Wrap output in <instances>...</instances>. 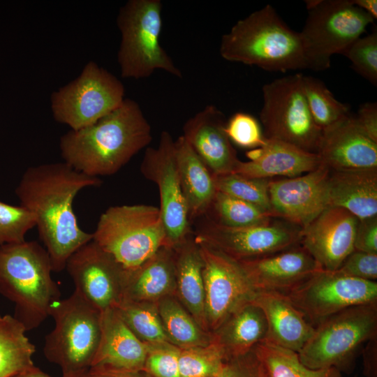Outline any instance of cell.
<instances>
[{
	"instance_id": "1",
	"label": "cell",
	"mask_w": 377,
	"mask_h": 377,
	"mask_svg": "<svg viewBox=\"0 0 377 377\" xmlns=\"http://www.w3.org/2000/svg\"><path fill=\"white\" fill-rule=\"evenodd\" d=\"M102 181L80 172L65 162L28 168L16 189L20 205L35 217L38 235L50 256L52 271L62 272L68 258L93 239L82 230L73 212L75 196Z\"/></svg>"
},
{
	"instance_id": "2",
	"label": "cell",
	"mask_w": 377,
	"mask_h": 377,
	"mask_svg": "<svg viewBox=\"0 0 377 377\" xmlns=\"http://www.w3.org/2000/svg\"><path fill=\"white\" fill-rule=\"evenodd\" d=\"M152 140L151 128L139 104L131 98L94 124L70 130L59 147L64 162L94 177L117 172Z\"/></svg>"
},
{
	"instance_id": "3",
	"label": "cell",
	"mask_w": 377,
	"mask_h": 377,
	"mask_svg": "<svg viewBox=\"0 0 377 377\" xmlns=\"http://www.w3.org/2000/svg\"><path fill=\"white\" fill-rule=\"evenodd\" d=\"M226 60L268 71L307 68L299 32L289 28L271 5L238 20L221 37Z\"/></svg>"
},
{
	"instance_id": "4",
	"label": "cell",
	"mask_w": 377,
	"mask_h": 377,
	"mask_svg": "<svg viewBox=\"0 0 377 377\" xmlns=\"http://www.w3.org/2000/svg\"><path fill=\"white\" fill-rule=\"evenodd\" d=\"M52 272L50 256L38 242L0 246V293L15 304L13 316L27 332L38 327L61 299Z\"/></svg>"
},
{
	"instance_id": "5",
	"label": "cell",
	"mask_w": 377,
	"mask_h": 377,
	"mask_svg": "<svg viewBox=\"0 0 377 377\" xmlns=\"http://www.w3.org/2000/svg\"><path fill=\"white\" fill-rule=\"evenodd\" d=\"M162 8L161 0H128L119 8L117 61L122 77L146 78L157 70L182 77V71L160 43Z\"/></svg>"
},
{
	"instance_id": "6",
	"label": "cell",
	"mask_w": 377,
	"mask_h": 377,
	"mask_svg": "<svg viewBox=\"0 0 377 377\" xmlns=\"http://www.w3.org/2000/svg\"><path fill=\"white\" fill-rule=\"evenodd\" d=\"M92 235V240L125 270L138 267L168 246L160 209L148 205L109 207Z\"/></svg>"
},
{
	"instance_id": "7",
	"label": "cell",
	"mask_w": 377,
	"mask_h": 377,
	"mask_svg": "<svg viewBox=\"0 0 377 377\" xmlns=\"http://www.w3.org/2000/svg\"><path fill=\"white\" fill-rule=\"evenodd\" d=\"M101 312L74 291L53 303L54 329L46 335L43 353L64 375L84 373L91 367L101 337Z\"/></svg>"
},
{
	"instance_id": "8",
	"label": "cell",
	"mask_w": 377,
	"mask_h": 377,
	"mask_svg": "<svg viewBox=\"0 0 377 377\" xmlns=\"http://www.w3.org/2000/svg\"><path fill=\"white\" fill-rule=\"evenodd\" d=\"M376 337L377 302L356 305L319 322L297 353L309 369L346 371L362 345Z\"/></svg>"
},
{
	"instance_id": "9",
	"label": "cell",
	"mask_w": 377,
	"mask_h": 377,
	"mask_svg": "<svg viewBox=\"0 0 377 377\" xmlns=\"http://www.w3.org/2000/svg\"><path fill=\"white\" fill-rule=\"evenodd\" d=\"M307 17L300 33L306 67L330 68L333 54H341L361 37L375 20L352 0L307 1Z\"/></svg>"
},
{
	"instance_id": "10",
	"label": "cell",
	"mask_w": 377,
	"mask_h": 377,
	"mask_svg": "<svg viewBox=\"0 0 377 377\" xmlns=\"http://www.w3.org/2000/svg\"><path fill=\"white\" fill-rule=\"evenodd\" d=\"M302 73L276 79L263 87L260 119L264 137L318 154L323 131L315 123L304 96Z\"/></svg>"
},
{
	"instance_id": "11",
	"label": "cell",
	"mask_w": 377,
	"mask_h": 377,
	"mask_svg": "<svg viewBox=\"0 0 377 377\" xmlns=\"http://www.w3.org/2000/svg\"><path fill=\"white\" fill-rule=\"evenodd\" d=\"M124 93V84L115 75L90 61L77 77L52 92V116L77 131L117 109L125 99Z\"/></svg>"
},
{
	"instance_id": "12",
	"label": "cell",
	"mask_w": 377,
	"mask_h": 377,
	"mask_svg": "<svg viewBox=\"0 0 377 377\" xmlns=\"http://www.w3.org/2000/svg\"><path fill=\"white\" fill-rule=\"evenodd\" d=\"M302 228L283 220L234 228L209 220L193 233L202 242L237 260L259 258L299 245Z\"/></svg>"
},
{
	"instance_id": "13",
	"label": "cell",
	"mask_w": 377,
	"mask_h": 377,
	"mask_svg": "<svg viewBox=\"0 0 377 377\" xmlns=\"http://www.w3.org/2000/svg\"><path fill=\"white\" fill-rule=\"evenodd\" d=\"M312 323L347 308L377 302V283L320 270L285 293Z\"/></svg>"
},
{
	"instance_id": "14",
	"label": "cell",
	"mask_w": 377,
	"mask_h": 377,
	"mask_svg": "<svg viewBox=\"0 0 377 377\" xmlns=\"http://www.w3.org/2000/svg\"><path fill=\"white\" fill-rule=\"evenodd\" d=\"M140 170L146 179L157 185L167 244L174 249L192 232L180 184L175 140L168 131L161 133L156 147H147Z\"/></svg>"
},
{
	"instance_id": "15",
	"label": "cell",
	"mask_w": 377,
	"mask_h": 377,
	"mask_svg": "<svg viewBox=\"0 0 377 377\" xmlns=\"http://www.w3.org/2000/svg\"><path fill=\"white\" fill-rule=\"evenodd\" d=\"M197 243L203 261L206 320L212 334L232 312L252 302L256 290L237 260Z\"/></svg>"
},
{
	"instance_id": "16",
	"label": "cell",
	"mask_w": 377,
	"mask_h": 377,
	"mask_svg": "<svg viewBox=\"0 0 377 377\" xmlns=\"http://www.w3.org/2000/svg\"><path fill=\"white\" fill-rule=\"evenodd\" d=\"M66 269L74 291L101 312L114 309L122 300L124 269L94 241L72 254Z\"/></svg>"
},
{
	"instance_id": "17",
	"label": "cell",
	"mask_w": 377,
	"mask_h": 377,
	"mask_svg": "<svg viewBox=\"0 0 377 377\" xmlns=\"http://www.w3.org/2000/svg\"><path fill=\"white\" fill-rule=\"evenodd\" d=\"M330 170L323 164L308 173L291 178L271 179L269 196L272 217L300 227L308 226L328 207Z\"/></svg>"
},
{
	"instance_id": "18",
	"label": "cell",
	"mask_w": 377,
	"mask_h": 377,
	"mask_svg": "<svg viewBox=\"0 0 377 377\" xmlns=\"http://www.w3.org/2000/svg\"><path fill=\"white\" fill-rule=\"evenodd\" d=\"M358 222L346 209L327 207L302 229L300 244L323 270L336 271L354 251Z\"/></svg>"
},
{
	"instance_id": "19",
	"label": "cell",
	"mask_w": 377,
	"mask_h": 377,
	"mask_svg": "<svg viewBox=\"0 0 377 377\" xmlns=\"http://www.w3.org/2000/svg\"><path fill=\"white\" fill-rule=\"evenodd\" d=\"M237 262L256 291L272 290L284 294L323 270L300 244Z\"/></svg>"
},
{
	"instance_id": "20",
	"label": "cell",
	"mask_w": 377,
	"mask_h": 377,
	"mask_svg": "<svg viewBox=\"0 0 377 377\" xmlns=\"http://www.w3.org/2000/svg\"><path fill=\"white\" fill-rule=\"evenodd\" d=\"M226 124L223 113L207 105L183 126V137L214 176L232 173L239 161L225 132Z\"/></svg>"
},
{
	"instance_id": "21",
	"label": "cell",
	"mask_w": 377,
	"mask_h": 377,
	"mask_svg": "<svg viewBox=\"0 0 377 377\" xmlns=\"http://www.w3.org/2000/svg\"><path fill=\"white\" fill-rule=\"evenodd\" d=\"M318 154L330 170L377 168V142L364 133L351 114L323 131Z\"/></svg>"
},
{
	"instance_id": "22",
	"label": "cell",
	"mask_w": 377,
	"mask_h": 377,
	"mask_svg": "<svg viewBox=\"0 0 377 377\" xmlns=\"http://www.w3.org/2000/svg\"><path fill=\"white\" fill-rule=\"evenodd\" d=\"M246 155L250 161H239L233 173L252 178H291L311 172L322 165L318 154L275 139L265 138L263 145L250 150Z\"/></svg>"
},
{
	"instance_id": "23",
	"label": "cell",
	"mask_w": 377,
	"mask_h": 377,
	"mask_svg": "<svg viewBox=\"0 0 377 377\" xmlns=\"http://www.w3.org/2000/svg\"><path fill=\"white\" fill-rule=\"evenodd\" d=\"M264 313L266 341L298 353L313 334L315 327L282 293L257 290L252 301Z\"/></svg>"
},
{
	"instance_id": "24",
	"label": "cell",
	"mask_w": 377,
	"mask_h": 377,
	"mask_svg": "<svg viewBox=\"0 0 377 377\" xmlns=\"http://www.w3.org/2000/svg\"><path fill=\"white\" fill-rule=\"evenodd\" d=\"M147 348L116 311L109 309L101 312L100 341L91 367L143 371Z\"/></svg>"
},
{
	"instance_id": "25",
	"label": "cell",
	"mask_w": 377,
	"mask_h": 377,
	"mask_svg": "<svg viewBox=\"0 0 377 377\" xmlns=\"http://www.w3.org/2000/svg\"><path fill=\"white\" fill-rule=\"evenodd\" d=\"M175 291V255L170 246H162L138 267L124 269L122 300L157 303Z\"/></svg>"
},
{
	"instance_id": "26",
	"label": "cell",
	"mask_w": 377,
	"mask_h": 377,
	"mask_svg": "<svg viewBox=\"0 0 377 377\" xmlns=\"http://www.w3.org/2000/svg\"><path fill=\"white\" fill-rule=\"evenodd\" d=\"M328 207L348 210L359 220L377 216V168L330 170Z\"/></svg>"
},
{
	"instance_id": "27",
	"label": "cell",
	"mask_w": 377,
	"mask_h": 377,
	"mask_svg": "<svg viewBox=\"0 0 377 377\" xmlns=\"http://www.w3.org/2000/svg\"><path fill=\"white\" fill-rule=\"evenodd\" d=\"M174 249L175 296L200 326L209 332L205 313L203 261L193 233L188 235Z\"/></svg>"
},
{
	"instance_id": "28",
	"label": "cell",
	"mask_w": 377,
	"mask_h": 377,
	"mask_svg": "<svg viewBox=\"0 0 377 377\" xmlns=\"http://www.w3.org/2000/svg\"><path fill=\"white\" fill-rule=\"evenodd\" d=\"M180 184L188 217L207 213L216 193L214 177L183 135L175 140Z\"/></svg>"
},
{
	"instance_id": "29",
	"label": "cell",
	"mask_w": 377,
	"mask_h": 377,
	"mask_svg": "<svg viewBox=\"0 0 377 377\" xmlns=\"http://www.w3.org/2000/svg\"><path fill=\"white\" fill-rule=\"evenodd\" d=\"M267 331L263 312L250 302L232 312L212 333V341L222 348L227 359L251 350L265 339Z\"/></svg>"
},
{
	"instance_id": "30",
	"label": "cell",
	"mask_w": 377,
	"mask_h": 377,
	"mask_svg": "<svg viewBox=\"0 0 377 377\" xmlns=\"http://www.w3.org/2000/svg\"><path fill=\"white\" fill-rule=\"evenodd\" d=\"M158 313L168 341L179 348L205 346L212 335L202 328L175 295L157 302Z\"/></svg>"
},
{
	"instance_id": "31",
	"label": "cell",
	"mask_w": 377,
	"mask_h": 377,
	"mask_svg": "<svg viewBox=\"0 0 377 377\" xmlns=\"http://www.w3.org/2000/svg\"><path fill=\"white\" fill-rule=\"evenodd\" d=\"M14 316L0 315V377H12L34 365L35 346Z\"/></svg>"
},
{
	"instance_id": "32",
	"label": "cell",
	"mask_w": 377,
	"mask_h": 377,
	"mask_svg": "<svg viewBox=\"0 0 377 377\" xmlns=\"http://www.w3.org/2000/svg\"><path fill=\"white\" fill-rule=\"evenodd\" d=\"M253 349L267 377H341V371L334 368L309 369L301 362L297 352L266 341Z\"/></svg>"
},
{
	"instance_id": "33",
	"label": "cell",
	"mask_w": 377,
	"mask_h": 377,
	"mask_svg": "<svg viewBox=\"0 0 377 377\" xmlns=\"http://www.w3.org/2000/svg\"><path fill=\"white\" fill-rule=\"evenodd\" d=\"M114 309L142 341L146 343L168 341L157 303L122 300Z\"/></svg>"
},
{
	"instance_id": "34",
	"label": "cell",
	"mask_w": 377,
	"mask_h": 377,
	"mask_svg": "<svg viewBox=\"0 0 377 377\" xmlns=\"http://www.w3.org/2000/svg\"><path fill=\"white\" fill-rule=\"evenodd\" d=\"M302 84L311 114L322 131L350 114L349 106L337 100L320 80L303 75Z\"/></svg>"
},
{
	"instance_id": "35",
	"label": "cell",
	"mask_w": 377,
	"mask_h": 377,
	"mask_svg": "<svg viewBox=\"0 0 377 377\" xmlns=\"http://www.w3.org/2000/svg\"><path fill=\"white\" fill-rule=\"evenodd\" d=\"M211 208L215 215V219L212 220L229 227L265 224L272 219L269 214L260 208L219 191L216 193Z\"/></svg>"
},
{
	"instance_id": "36",
	"label": "cell",
	"mask_w": 377,
	"mask_h": 377,
	"mask_svg": "<svg viewBox=\"0 0 377 377\" xmlns=\"http://www.w3.org/2000/svg\"><path fill=\"white\" fill-rule=\"evenodd\" d=\"M214 177L216 191L251 203L272 216L269 196L270 179L248 177L233 172Z\"/></svg>"
},
{
	"instance_id": "37",
	"label": "cell",
	"mask_w": 377,
	"mask_h": 377,
	"mask_svg": "<svg viewBox=\"0 0 377 377\" xmlns=\"http://www.w3.org/2000/svg\"><path fill=\"white\" fill-rule=\"evenodd\" d=\"M226 356L214 341L205 346L180 348V377H219Z\"/></svg>"
},
{
	"instance_id": "38",
	"label": "cell",
	"mask_w": 377,
	"mask_h": 377,
	"mask_svg": "<svg viewBox=\"0 0 377 377\" xmlns=\"http://www.w3.org/2000/svg\"><path fill=\"white\" fill-rule=\"evenodd\" d=\"M351 62L353 68L372 84H377V31L360 37L341 53Z\"/></svg>"
},
{
	"instance_id": "39",
	"label": "cell",
	"mask_w": 377,
	"mask_h": 377,
	"mask_svg": "<svg viewBox=\"0 0 377 377\" xmlns=\"http://www.w3.org/2000/svg\"><path fill=\"white\" fill-rule=\"evenodd\" d=\"M35 226V217L26 208L0 201V246L24 242L27 232Z\"/></svg>"
},
{
	"instance_id": "40",
	"label": "cell",
	"mask_w": 377,
	"mask_h": 377,
	"mask_svg": "<svg viewBox=\"0 0 377 377\" xmlns=\"http://www.w3.org/2000/svg\"><path fill=\"white\" fill-rule=\"evenodd\" d=\"M143 371L151 377H180V348L169 341L147 343Z\"/></svg>"
},
{
	"instance_id": "41",
	"label": "cell",
	"mask_w": 377,
	"mask_h": 377,
	"mask_svg": "<svg viewBox=\"0 0 377 377\" xmlns=\"http://www.w3.org/2000/svg\"><path fill=\"white\" fill-rule=\"evenodd\" d=\"M225 132L236 145L246 149L261 147L265 138L256 119L245 112H236L226 122Z\"/></svg>"
},
{
	"instance_id": "42",
	"label": "cell",
	"mask_w": 377,
	"mask_h": 377,
	"mask_svg": "<svg viewBox=\"0 0 377 377\" xmlns=\"http://www.w3.org/2000/svg\"><path fill=\"white\" fill-rule=\"evenodd\" d=\"M336 271L348 276L376 281L377 254L354 250Z\"/></svg>"
},
{
	"instance_id": "43",
	"label": "cell",
	"mask_w": 377,
	"mask_h": 377,
	"mask_svg": "<svg viewBox=\"0 0 377 377\" xmlns=\"http://www.w3.org/2000/svg\"><path fill=\"white\" fill-rule=\"evenodd\" d=\"M219 377H267L252 348L249 352L225 360Z\"/></svg>"
},
{
	"instance_id": "44",
	"label": "cell",
	"mask_w": 377,
	"mask_h": 377,
	"mask_svg": "<svg viewBox=\"0 0 377 377\" xmlns=\"http://www.w3.org/2000/svg\"><path fill=\"white\" fill-rule=\"evenodd\" d=\"M354 250L377 254V216L359 220Z\"/></svg>"
},
{
	"instance_id": "45",
	"label": "cell",
	"mask_w": 377,
	"mask_h": 377,
	"mask_svg": "<svg viewBox=\"0 0 377 377\" xmlns=\"http://www.w3.org/2000/svg\"><path fill=\"white\" fill-rule=\"evenodd\" d=\"M360 127L374 142H377V104L365 103L362 104L355 116Z\"/></svg>"
},
{
	"instance_id": "46",
	"label": "cell",
	"mask_w": 377,
	"mask_h": 377,
	"mask_svg": "<svg viewBox=\"0 0 377 377\" xmlns=\"http://www.w3.org/2000/svg\"><path fill=\"white\" fill-rule=\"evenodd\" d=\"M362 354L365 376L377 377V337L367 342Z\"/></svg>"
},
{
	"instance_id": "47",
	"label": "cell",
	"mask_w": 377,
	"mask_h": 377,
	"mask_svg": "<svg viewBox=\"0 0 377 377\" xmlns=\"http://www.w3.org/2000/svg\"><path fill=\"white\" fill-rule=\"evenodd\" d=\"M89 377H151L144 371H130L108 367H91Z\"/></svg>"
},
{
	"instance_id": "48",
	"label": "cell",
	"mask_w": 377,
	"mask_h": 377,
	"mask_svg": "<svg viewBox=\"0 0 377 377\" xmlns=\"http://www.w3.org/2000/svg\"><path fill=\"white\" fill-rule=\"evenodd\" d=\"M353 3L369 14L374 20L377 18L376 0H352Z\"/></svg>"
},
{
	"instance_id": "49",
	"label": "cell",
	"mask_w": 377,
	"mask_h": 377,
	"mask_svg": "<svg viewBox=\"0 0 377 377\" xmlns=\"http://www.w3.org/2000/svg\"><path fill=\"white\" fill-rule=\"evenodd\" d=\"M12 377H52L47 373L34 365Z\"/></svg>"
},
{
	"instance_id": "50",
	"label": "cell",
	"mask_w": 377,
	"mask_h": 377,
	"mask_svg": "<svg viewBox=\"0 0 377 377\" xmlns=\"http://www.w3.org/2000/svg\"><path fill=\"white\" fill-rule=\"evenodd\" d=\"M62 377H89V371L84 373H80L72 375H64Z\"/></svg>"
}]
</instances>
